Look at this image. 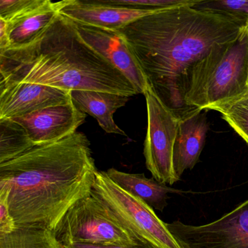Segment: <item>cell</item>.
Returning a JSON list of instances; mask_svg holds the SVG:
<instances>
[{
	"mask_svg": "<svg viewBox=\"0 0 248 248\" xmlns=\"http://www.w3.org/2000/svg\"><path fill=\"white\" fill-rule=\"evenodd\" d=\"M196 4L165 8L117 31L149 89L180 120L195 111L185 101L193 66L215 45L234 40L243 29L220 14L194 8Z\"/></svg>",
	"mask_w": 248,
	"mask_h": 248,
	"instance_id": "obj_1",
	"label": "cell"
},
{
	"mask_svg": "<svg viewBox=\"0 0 248 248\" xmlns=\"http://www.w3.org/2000/svg\"><path fill=\"white\" fill-rule=\"evenodd\" d=\"M97 171L91 143L78 131L0 164V186L9 190L17 229L53 232L66 212L91 194Z\"/></svg>",
	"mask_w": 248,
	"mask_h": 248,
	"instance_id": "obj_2",
	"label": "cell"
},
{
	"mask_svg": "<svg viewBox=\"0 0 248 248\" xmlns=\"http://www.w3.org/2000/svg\"><path fill=\"white\" fill-rule=\"evenodd\" d=\"M0 82L139 94L124 74L81 38L74 22L59 14L30 44L0 51Z\"/></svg>",
	"mask_w": 248,
	"mask_h": 248,
	"instance_id": "obj_3",
	"label": "cell"
},
{
	"mask_svg": "<svg viewBox=\"0 0 248 248\" xmlns=\"http://www.w3.org/2000/svg\"><path fill=\"white\" fill-rule=\"evenodd\" d=\"M248 91V36L217 43L190 72L185 101L190 109H210Z\"/></svg>",
	"mask_w": 248,
	"mask_h": 248,
	"instance_id": "obj_4",
	"label": "cell"
},
{
	"mask_svg": "<svg viewBox=\"0 0 248 248\" xmlns=\"http://www.w3.org/2000/svg\"><path fill=\"white\" fill-rule=\"evenodd\" d=\"M91 193L140 243L151 248H183L154 209L120 188L107 172L97 171Z\"/></svg>",
	"mask_w": 248,
	"mask_h": 248,
	"instance_id": "obj_5",
	"label": "cell"
},
{
	"mask_svg": "<svg viewBox=\"0 0 248 248\" xmlns=\"http://www.w3.org/2000/svg\"><path fill=\"white\" fill-rule=\"evenodd\" d=\"M53 233L63 246L76 243L145 245L123 227L109 209L92 193L66 212Z\"/></svg>",
	"mask_w": 248,
	"mask_h": 248,
	"instance_id": "obj_6",
	"label": "cell"
},
{
	"mask_svg": "<svg viewBox=\"0 0 248 248\" xmlns=\"http://www.w3.org/2000/svg\"><path fill=\"white\" fill-rule=\"evenodd\" d=\"M147 107V132L143 155L153 178L170 185L179 181L173 166V151L180 119L148 90L144 93Z\"/></svg>",
	"mask_w": 248,
	"mask_h": 248,
	"instance_id": "obj_7",
	"label": "cell"
},
{
	"mask_svg": "<svg viewBox=\"0 0 248 248\" xmlns=\"http://www.w3.org/2000/svg\"><path fill=\"white\" fill-rule=\"evenodd\" d=\"M167 226L183 248H248V200L207 224L175 220Z\"/></svg>",
	"mask_w": 248,
	"mask_h": 248,
	"instance_id": "obj_8",
	"label": "cell"
},
{
	"mask_svg": "<svg viewBox=\"0 0 248 248\" xmlns=\"http://www.w3.org/2000/svg\"><path fill=\"white\" fill-rule=\"evenodd\" d=\"M72 91L24 82H0V120H14L72 101Z\"/></svg>",
	"mask_w": 248,
	"mask_h": 248,
	"instance_id": "obj_9",
	"label": "cell"
},
{
	"mask_svg": "<svg viewBox=\"0 0 248 248\" xmlns=\"http://www.w3.org/2000/svg\"><path fill=\"white\" fill-rule=\"evenodd\" d=\"M162 9L112 6L101 0H63L58 2L59 14L72 22L111 31H119L130 23Z\"/></svg>",
	"mask_w": 248,
	"mask_h": 248,
	"instance_id": "obj_10",
	"label": "cell"
},
{
	"mask_svg": "<svg viewBox=\"0 0 248 248\" xmlns=\"http://www.w3.org/2000/svg\"><path fill=\"white\" fill-rule=\"evenodd\" d=\"M81 38L112 63L132 82L139 94L149 90L146 78L123 36L117 31L74 23Z\"/></svg>",
	"mask_w": 248,
	"mask_h": 248,
	"instance_id": "obj_11",
	"label": "cell"
},
{
	"mask_svg": "<svg viewBox=\"0 0 248 248\" xmlns=\"http://www.w3.org/2000/svg\"><path fill=\"white\" fill-rule=\"evenodd\" d=\"M85 118L86 114L72 101L14 120L27 130L34 145L37 146L58 141L73 134L83 124Z\"/></svg>",
	"mask_w": 248,
	"mask_h": 248,
	"instance_id": "obj_12",
	"label": "cell"
},
{
	"mask_svg": "<svg viewBox=\"0 0 248 248\" xmlns=\"http://www.w3.org/2000/svg\"><path fill=\"white\" fill-rule=\"evenodd\" d=\"M203 110L197 109L180 120L173 151V166L179 179L186 170H191L200 160L209 130Z\"/></svg>",
	"mask_w": 248,
	"mask_h": 248,
	"instance_id": "obj_13",
	"label": "cell"
},
{
	"mask_svg": "<svg viewBox=\"0 0 248 248\" xmlns=\"http://www.w3.org/2000/svg\"><path fill=\"white\" fill-rule=\"evenodd\" d=\"M71 96L74 104L85 114L96 119L106 133L127 136L116 124L113 115L117 109L127 104L130 96L93 91H72Z\"/></svg>",
	"mask_w": 248,
	"mask_h": 248,
	"instance_id": "obj_14",
	"label": "cell"
},
{
	"mask_svg": "<svg viewBox=\"0 0 248 248\" xmlns=\"http://www.w3.org/2000/svg\"><path fill=\"white\" fill-rule=\"evenodd\" d=\"M110 179L129 194L146 203L154 210L162 212L168 205V194L184 191L175 189L156 181L148 178L143 173H128L115 168L106 171Z\"/></svg>",
	"mask_w": 248,
	"mask_h": 248,
	"instance_id": "obj_15",
	"label": "cell"
},
{
	"mask_svg": "<svg viewBox=\"0 0 248 248\" xmlns=\"http://www.w3.org/2000/svg\"><path fill=\"white\" fill-rule=\"evenodd\" d=\"M58 14V2L46 0L43 5L18 19L11 21L4 20L9 33L11 45L8 49L23 47L34 41Z\"/></svg>",
	"mask_w": 248,
	"mask_h": 248,
	"instance_id": "obj_16",
	"label": "cell"
},
{
	"mask_svg": "<svg viewBox=\"0 0 248 248\" xmlns=\"http://www.w3.org/2000/svg\"><path fill=\"white\" fill-rule=\"evenodd\" d=\"M34 146L21 124L14 120H0V164L18 157Z\"/></svg>",
	"mask_w": 248,
	"mask_h": 248,
	"instance_id": "obj_17",
	"label": "cell"
},
{
	"mask_svg": "<svg viewBox=\"0 0 248 248\" xmlns=\"http://www.w3.org/2000/svg\"><path fill=\"white\" fill-rule=\"evenodd\" d=\"M0 248H65L48 229H17L14 233L0 235Z\"/></svg>",
	"mask_w": 248,
	"mask_h": 248,
	"instance_id": "obj_18",
	"label": "cell"
},
{
	"mask_svg": "<svg viewBox=\"0 0 248 248\" xmlns=\"http://www.w3.org/2000/svg\"><path fill=\"white\" fill-rule=\"evenodd\" d=\"M210 109L220 113L222 118L248 145V91Z\"/></svg>",
	"mask_w": 248,
	"mask_h": 248,
	"instance_id": "obj_19",
	"label": "cell"
},
{
	"mask_svg": "<svg viewBox=\"0 0 248 248\" xmlns=\"http://www.w3.org/2000/svg\"><path fill=\"white\" fill-rule=\"evenodd\" d=\"M194 8L220 14L240 26L248 28V0H199Z\"/></svg>",
	"mask_w": 248,
	"mask_h": 248,
	"instance_id": "obj_20",
	"label": "cell"
},
{
	"mask_svg": "<svg viewBox=\"0 0 248 248\" xmlns=\"http://www.w3.org/2000/svg\"><path fill=\"white\" fill-rule=\"evenodd\" d=\"M101 2L112 6L138 9H162L179 5H193L198 0H101Z\"/></svg>",
	"mask_w": 248,
	"mask_h": 248,
	"instance_id": "obj_21",
	"label": "cell"
},
{
	"mask_svg": "<svg viewBox=\"0 0 248 248\" xmlns=\"http://www.w3.org/2000/svg\"><path fill=\"white\" fill-rule=\"evenodd\" d=\"M46 0H0V18L11 21L21 18Z\"/></svg>",
	"mask_w": 248,
	"mask_h": 248,
	"instance_id": "obj_22",
	"label": "cell"
},
{
	"mask_svg": "<svg viewBox=\"0 0 248 248\" xmlns=\"http://www.w3.org/2000/svg\"><path fill=\"white\" fill-rule=\"evenodd\" d=\"M8 196V188L0 186V235L11 234L17 229L10 210Z\"/></svg>",
	"mask_w": 248,
	"mask_h": 248,
	"instance_id": "obj_23",
	"label": "cell"
},
{
	"mask_svg": "<svg viewBox=\"0 0 248 248\" xmlns=\"http://www.w3.org/2000/svg\"><path fill=\"white\" fill-rule=\"evenodd\" d=\"M65 248H151L146 245L138 247H127L116 245H91V244L76 243L63 246Z\"/></svg>",
	"mask_w": 248,
	"mask_h": 248,
	"instance_id": "obj_24",
	"label": "cell"
},
{
	"mask_svg": "<svg viewBox=\"0 0 248 248\" xmlns=\"http://www.w3.org/2000/svg\"><path fill=\"white\" fill-rule=\"evenodd\" d=\"M247 30H248V28H247Z\"/></svg>",
	"mask_w": 248,
	"mask_h": 248,
	"instance_id": "obj_25",
	"label": "cell"
}]
</instances>
